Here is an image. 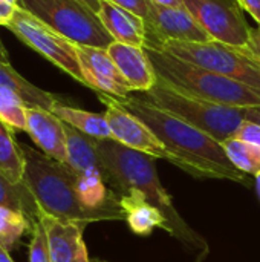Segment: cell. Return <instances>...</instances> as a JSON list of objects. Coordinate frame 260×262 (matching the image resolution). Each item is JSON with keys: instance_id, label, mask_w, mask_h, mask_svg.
Listing matches in <instances>:
<instances>
[{"instance_id": "6da1fadb", "label": "cell", "mask_w": 260, "mask_h": 262, "mask_svg": "<svg viewBox=\"0 0 260 262\" xmlns=\"http://www.w3.org/2000/svg\"><path fill=\"white\" fill-rule=\"evenodd\" d=\"M115 100L153 130L162 144L179 160L181 169L188 175L195 178L228 180L250 186L248 175L230 161L221 141L136 95Z\"/></svg>"}, {"instance_id": "7a4b0ae2", "label": "cell", "mask_w": 260, "mask_h": 262, "mask_svg": "<svg viewBox=\"0 0 260 262\" xmlns=\"http://www.w3.org/2000/svg\"><path fill=\"white\" fill-rule=\"evenodd\" d=\"M95 143L104 166L113 177L116 192L120 195L130 189L143 192L146 200L166 216L167 233L182 244L195 262L205 261L210 256V246L178 213L173 200L159 181L155 167L156 158L126 147L115 140H95Z\"/></svg>"}, {"instance_id": "3957f363", "label": "cell", "mask_w": 260, "mask_h": 262, "mask_svg": "<svg viewBox=\"0 0 260 262\" xmlns=\"http://www.w3.org/2000/svg\"><path fill=\"white\" fill-rule=\"evenodd\" d=\"M20 149L25 157L23 183L44 213L83 226L101 221L83 203L77 189V173L67 164L23 143H20Z\"/></svg>"}, {"instance_id": "277c9868", "label": "cell", "mask_w": 260, "mask_h": 262, "mask_svg": "<svg viewBox=\"0 0 260 262\" xmlns=\"http://www.w3.org/2000/svg\"><path fill=\"white\" fill-rule=\"evenodd\" d=\"M158 78L193 97L222 106L260 107V91L234 81L218 72L193 64L153 45L144 46Z\"/></svg>"}, {"instance_id": "5b68a950", "label": "cell", "mask_w": 260, "mask_h": 262, "mask_svg": "<svg viewBox=\"0 0 260 262\" xmlns=\"http://www.w3.org/2000/svg\"><path fill=\"white\" fill-rule=\"evenodd\" d=\"M136 97L201 129L221 143L234 137L245 123L244 109L222 106L193 97L170 86L161 78H158L150 91L136 92Z\"/></svg>"}, {"instance_id": "8992f818", "label": "cell", "mask_w": 260, "mask_h": 262, "mask_svg": "<svg viewBox=\"0 0 260 262\" xmlns=\"http://www.w3.org/2000/svg\"><path fill=\"white\" fill-rule=\"evenodd\" d=\"M153 46L260 91V58L247 46H233L216 40L166 41Z\"/></svg>"}, {"instance_id": "52a82bcc", "label": "cell", "mask_w": 260, "mask_h": 262, "mask_svg": "<svg viewBox=\"0 0 260 262\" xmlns=\"http://www.w3.org/2000/svg\"><path fill=\"white\" fill-rule=\"evenodd\" d=\"M18 5L75 45L109 48L113 38L80 0H18Z\"/></svg>"}, {"instance_id": "ba28073f", "label": "cell", "mask_w": 260, "mask_h": 262, "mask_svg": "<svg viewBox=\"0 0 260 262\" xmlns=\"http://www.w3.org/2000/svg\"><path fill=\"white\" fill-rule=\"evenodd\" d=\"M8 29L31 49L43 55L58 69L70 75L74 80L86 86V80L81 72L80 60L77 55V45L52 29L49 25L23 9L17 8L14 18L8 25Z\"/></svg>"}, {"instance_id": "9c48e42d", "label": "cell", "mask_w": 260, "mask_h": 262, "mask_svg": "<svg viewBox=\"0 0 260 262\" xmlns=\"http://www.w3.org/2000/svg\"><path fill=\"white\" fill-rule=\"evenodd\" d=\"M98 98L106 106L104 114L112 134V140L121 143L126 147L150 155L156 160H166L181 169L179 160L162 144V141L146 123H143L138 117L123 107L113 97L98 94Z\"/></svg>"}, {"instance_id": "30bf717a", "label": "cell", "mask_w": 260, "mask_h": 262, "mask_svg": "<svg viewBox=\"0 0 260 262\" xmlns=\"http://www.w3.org/2000/svg\"><path fill=\"white\" fill-rule=\"evenodd\" d=\"M211 40L233 46H247L250 31L236 0H182Z\"/></svg>"}, {"instance_id": "8fae6325", "label": "cell", "mask_w": 260, "mask_h": 262, "mask_svg": "<svg viewBox=\"0 0 260 262\" xmlns=\"http://www.w3.org/2000/svg\"><path fill=\"white\" fill-rule=\"evenodd\" d=\"M147 43L166 41H208L210 35L196 21L192 12L182 6H166L150 0L146 20ZM146 43V45H147Z\"/></svg>"}, {"instance_id": "7c38bea8", "label": "cell", "mask_w": 260, "mask_h": 262, "mask_svg": "<svg viewBox=\"0 0 260 262\" xmlns=\"http://www.w3.org/2000/svg\"><path fill=\"white\" fill-rule=\"evenodd\" d=\"M77 55L86 86L97 94L121 100L133 92L106 48L77 45Z\"/></svg>"}, {"instance_id": "4fadbf2b", "label": "cell", "mask_w": 260, "mask_h": 262, "mask_svg": "<svg viewBox=\"0 0 260 262\" xmlns=\"http://www.w3.org/2000/svg\"><path fill=\"white\" fill-rule=\"evenodd\" d=\"M37 220L46 229L52 262H100L89 256L83 238L86 226L54 218L41 209L38 210Z\"/></svg>"}, {"instance_id": "5bb4252c", "label": "cell", "mask_w": 260, "mask_h": 262, "mask_svg": "<svg viewBox=\"0 0 260 262\" xmlns=\"http://www.w3.org/2000/svg\"><path fill=\"white\" fill-rule=\"evenodd\" d=\"M26 132L44 155L58 163L67 164L64 123L52 111L28 106Z\"/></svg>"}, {"instance_id": "9a60e30c", "label": "cell", "mask_w": 260, "mask_h": 262, "mask_svg": "<svg viewBox=\"0 0 260 262\" xmlns=\"http://www.w3.org/2000/svg\"><path fill=\"white\" fill-rule=\"evenodd\" d=\"M107 52L133 92H147L156 84L158 75L144 48L112 41Z\"/></svg>"}, {"instance_id": "2e32d148", "label": "cell", "mask_w": 260, "mask_h": 262, "mask_svg": "<svg viewBox=\"0 0 260 262\" xmlns=\"http://www.w3.org/2000/svg\"><path fill=\"white\" fill-rule=\"evenodd\" d=\"M95 14L113 41L139 48L146 46L147 26L139 15L110 0H98Z\"/></svg>"}, {"instance_id": "e0dca14e", "label": "cell", "mask_w": 260, "mask_h": 262, "mask_svg": "<svg viewBox=\"0 0 260 262\" xmlns=\"http://www.w3.org/2000/svg\"><path fill=\"white\" fill-rule=\"evenodd\" d=\"M120 204L126 215L124 221L129 224L130 230L135 235L149 236L155 229H162L169 232L166 216L161 213L159 209H156L146 200L143 192L130 189L129 192L121 195Z\"/></svg>"}, {"instance_id": "ac0fdd59", "label": "cell", "mask_w": 260, "mask_h": 262, "mask_svg": "<svg viewBox=\"0 0 260 262\" xmlns=\"http://www.w3.org/2000/svg\"><path fill=\"white\" fill-rule=\"evenodd\" d=\"M0 88L15 92L28 106L52 111L55 104L60 103V100L54 94L37 88L25 77H21L9 64V61H2V60H0Z\"/></svg>"}, {"instance_id": "d6986e66", "label": "cell", "mask_w": 260, "mask_h": 262, "mask_svg": "<svg viewBox=\"0 0 260 262\" xmlns=\"http://www.w3.org/2000/svg\"><path fill=\"white\" fill-rule=\"evenodd\" d=\"M52 112L66 124L75 127L77 130L97 138V140H112V134L106 120V114L89 112L80 107H74L64 103H57Z\"/></svg>"}, {"instance_id": "ffe728a7", "label": "cell", "mask_w": 260, "mask_h": 262, "mask_svg": "<svg viewBox=\"0 0 260 262\" xmlns=\"http://www.w3.org/2000/svg\"><path fill=\"white\" fill-rule=\"evenodd\" d=\"M14 132L0 120V173L11 183H21L25 173V157Z\"/></svg>"}, {"instance_id": "44dd1931", "label": "cell", "mask_w": 260, "mask_h": 262, "mask_svg": "<svg viewBox=\"0 0 260 262\" xmlns=\"http://www.w3.org/2000/svg\"><path fill=\"white\" fill-rule=\"evenodd\" d=\"M0 206L23 212L32 223L38 215V204L25 183H11L0 173Z\"/></svg>"}, {"instance_id": "7402d4cb", "label": "cell", "mask_w": 260, "mask_h": 262, "mask_svg": "<svg viewBox=\"0 0 260 262\" xmlns=\"http://www.w3.org/2000/svg\"><path fill=\"white\" fill-rule=\"evenodd\" d=\"M222 147L230 158V161L245 175L257 177L260 173V147L231 137L222 141Z\"/></svg>"}, {"instance_id": "603a6c76", "label": "cell", "mask_w": 260, "mask_h": 262, "mask_svg": "<svg viewBox=\"0 0 260 262\" xmlns=\"http://www.w3.org/2000/svg\"><path fill=\"white\" fill-rule=\"evenodd\" d=\"M32 230V221L20 210L0 206V246L8 252L17 241Z\"/></svg>"}, {"instance_id": "cb8c5ba5", "label": "cell", "mask_w": 260, "mask_h": 262, "mask_svg": "<svg viewBox=\"0 0 260 262\" xmlns=\"http://www.w3.org/2000/svg\"><path fill=\"white\" fill-rule=\"evenodd\" d=\"M28 104L12 91L0 88V120L12 130L26 132Z\"/></svg>"}, {"instance_id": "d4e9b609", "label": "cell", "mask_w": 260, "mask_h": 262, "mask_svg": "<svg viewBox=\"0 0 260 262\" xmlns=\"http://www.w3.org/2000/svg\"><path fill=\"white\" fill-rule=\"evenodd\" d=\"M32 238L29 243V262H52L49 239L44 226L35 220L32 223Z\"/></svg>"}, {"instance_id": "484cf974", "label": "cell", "mask_w": 260, "mask_h": 262, "mask_svg": "<svg viewBox=\"0 0 260 262\" xmlns=\"http://www.w3.org/2000/svg\"><path fill=\"white\" fill-rule=\"evenodd\" d=\"M234 137L239 138V140L253 143V144L260 147V126L256 124V123H251V121L245 120V123L241 126V129L238 130V134Z\"/></svg>"}, {"instance_id": "4316f807", "label": "cell", "mask_w": 260, "mask_h": 262, "mask_svg": "<svg viewBox=\"0 0 260 262\" xmlns=\"http://www.w3.org/2000/svg\"><path fill=\"white\" fill-rule=\"evenodd\" d=\"M129 11H132L133 14L139 15L144 21L147 20V15H149V3L150 0H110Z\"/></svg>"}, {"instance_id": "83f0119b", "label": "cell", "mask_w": 260, "mask_h": 262, "mask_svg": "<svg viewBox=\"0 0 260 262\" xmlns=\"http://www.w3.org/2000/svg\"><path fill=\"white\" fill-rule=\"evenodd\" d=\"M18 6L15 5H11L5 0H0V26H5L8 28V25L11 23V20L14 18L15 15V11H17Z\"/></svg>"}, {"instance_id": "f1b7e54d", "label": "cell", "mask_w": 260, "mask_h": 262, "mask_svg": "<svg viewBox=\"0 0 260 262\" xmlns=\"http://www.w3.org/2000/svg\"><path fill=\"white\" fill-rule=\"evenodd\" d=\"M242 11H247L260 28V0H236Z\"/></svg>"}, {"instance_id": "f546056e", "label": "cell", "mask_w": 260, "mask_h": 262, "mask_svg": "<svg viewBox=\"0 0 260 262\" xmlns=\"http://www.w3.org/2000/svg\"><path fill=\"white\" fill-rule=\"evenodd\" d=\"M247 48L251 51V52H254L257 57L260 58V28H251V31H250V40H248V45H247Z\"/></svg>"}, {"instance_id": "4dcf8cb0", "label": "cell", "mask_w": 260, "mask_h": 262, "mask_svg": "<svg viewBox=\"0 0 260 262\" xmlns=\"http://www.w3.org/2000/svg\"><path fill=\"white\" fill-rule=\"evenodd\" d=\"M244 114H245V120L247 121L256 123V124L260 126V107H248V109H244Z\"/></svg>"}, {"instance_id": "1f68e13d", "label": "cell", "mask_w": 260, "mask_h": 262, "mask_svg": "<svg viewBox=\"0 0 260 262\" xmlns=\"http://www.w3.org/2000/svg\"><path fill=\"white\" fill-rule=\"evenodd\" d=\"M155 3H159V5H166V6H182L184 2L182 0H152Z\"/></svg>"}, {"instance_id": "d6a6232c", "label": "cell", "mask_w": 260, "mask_h": 262, "mask_svg": "<svg viewBox=\"0 0 260 262\" xmlns=\"http://www.w3.org/2000/svg\"><path fill=\"white\" fill-rule=\"evenodd\" d=\"M0 262H14L9 256V252L6 249H3L2 246H0Z\"/></svg>"}, {"instance_id": "836d02e7", "label": "cell", "mask_w": 260, "mask_h": 262, "mask_svg": "<svg viewBox=\"0 0 260 262\" xmlns=\"http://www.w3.org/2000/svg\"><path fill=\"white\" fill-rule=\"evenodd\" d=\"M80 2H83L84 5H87L93 12L97 11V6H98V0H80Z\"/></svg>"}, {"instance_id": "e575fe53", "label": "cell", "mask_w": 260, "mask_h": 262, "mask_svg": "<svg viewBox=\"0 0 260 262\" xmlns=\"http://www.w3.org/2000/svg\"><path fill=\"white\" fill-rule=\"evenodd\" d=\"M0 60L2 61H9V55L6 52V49H0Z\"/></svg>"}, {"instance_id": "d590c367", "label": "cell", "mask_w": 260, "mask_h": 262, "mask_svg": "<svg viewBox=\"0 0 260 262\" xmlns=\"http://www.w3.org/2000/svg\"><path fill=\"white\" fill-rule=\"evenodd\" d=\"M256 178V192H257V196H259L260 200V173L257 177H254Z\"/></svg>"}, {"instance_id": "8d00e7d4", "label": "cell", "mask_w": 260, "mask_h": 262, "mask_svg": "<svg viewBox=\"0 0 260 262\" xmlns=\"http://www.w3.org/2000/svg\"><path fill=\"white\" fill-rule=\"evenodd\" d=\"M5 2H8V3H11V5H15V6H20V5H18V0H5Z\"/></svg>"}, {"instance_id": "74e56055", "label": "cell", "mask_w": 260, "mask_h": 262, "mask_svg": "<svg viewBox=\"0 0 260 262\" xmlns=\"http://www.w3.org/2000/svg\"><path fill=\"white\" fill-rule=\"evenodd\" d=\"M0 49H5V48H3V45H2V41H0Z\"/></svg>"}, {"instance_id": "f35d334b", "label": "cell", "mask_w": 260, "mask_h": 262, "mask_svg": "<svg viewBox=\"0 0 260 262\" xmlns=\"http://www.w3.org/2000/svg\"><path fill=\"white\" fill-rule=\"evenodd\" d=\"M100 262H107V261H100Z\"/></svg>"}]
</instances>
